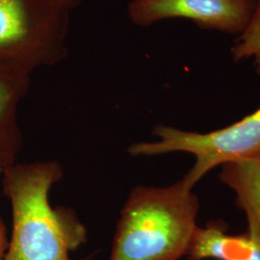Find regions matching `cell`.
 I'll return each instance as SVG.
<instances>
[{
    "label": "cell",
    "mask_w": 260,
    "mask_h": 260,
    "mask_svg": "<svg viewBox=\"0 0 260 260\" xmlns=\"http://www.w3.org/2000/svg\"><path fill=\"white\" fill-rule=\"evenodd\" d=\"M182 178L169 187L138 186L123 206L110 260H177L187 255L200 203Z\"/></svg>",
    "instance_id": "cell-2"
},
{
    "label": "cell",
    "mask_w": 260,
    "mask_h": 260,
    "mask_svg": "<svg viewBox=\"0 0 260 260\" xmlns=\"http://www.w3.org/2000/svg\"><path fill=\"white\" fill-rule=\"evenodd\" d=\"M222 221L197 226L187 253L190 260H260V248L248 233L233 235L226 233Z\"/></svg>",
    "instance_id": "cell-7"
},
{
    "label": "cell",
    "mask_w": 260,
    "mask_h": 260,
    "mask_svg": "<svg viewBox=\"0 0 260 260\" xmlns=\"http://www.w3.org/2000/svg\"><path fill=\"white\" fill-rule=\"evenodd\" d=\"M70 12L47 0H0V65L30 74L68 54Z\"/></svg>",
    "instance_id": "cell-3"
},
{
    "label": "cell",
    "mask_w": 260,
    "mask_h": 260,
    "mask_svg": "<svg viewBox=\"0 0 260 260\" xmlns=\"http://www.w3.org/2000/svg\"><path fill=\"white\" fill-rule=\"evenodd\" d=\"M220 179L236 193L237 205L248 218L247 233L260 248V157L224 163Z\"/></svg>",
    "instance_id": "cell-8"
},
{
    "label": "cell",
    "mask_w": 260,
    "mask_h": 260,
    "mask_svg": "<svg viewBox=\"0 0 260 260\" xmlns=\"http://www.w3.org/2000/svg\"><path fill=\"white\" fill-rule=\"evenodd\" d=\"M47 1L56 6L57 8L70 12L71 10L75 8L77 5H79L83 0H47Z\"/></svg>",
    "instance_id": "cell-11"
},
{
    "label": "cell",
    "mask_w": 260,
    "mask_h": 260,
    "mask_svg": "<svg viewBox=\"0 0 260 260\" xmlns=\"http://www.w3.org/2000/svg\"><path fill=\"white\" fill-rule=\"evenodd\" d=\"M26 72L0 65V171L16 164L21 149L18 107L27 93L30 78Z\"/></svg>",
    "instance_id": "cell-6"
},
{
    "label": "cell",
    "mask_w": 260,
    "mask_h": 260,
    "mask_svg": "<svg viewBox=\"0 0 260 260\" xmlns=\"http://www.w3.org/2000/svg\"><path fill=\"white\" fill-rule=\"evenodd\" d=\"M256 6L257 0H131L127 14L140 26L186 19L204 30L240 36L249 27Z\"/></svg>",
    "instance_id": "cell-5"
},
{
    "label": "cell",
    "mask_w": 260,
    "mask_h": 260,
    "mask_svg": "<svg viewBox=\"0 0 260 260\" xmlns=\"http://www.w3.org/2000/svg\"><path fill=\"white\" fill-rule=\"evenodd\" d=\"M8 245H9V242L7 239L6 228L0 217V260H4L6 251L8 249Z\"/></svg>",
    "instance_id": "cell-10"
},
{
    "label": "cell",
    "mask_w": 260,
    "mask_h": 260,
    "mask_svg": "<svg viewBox=\"0 0 260 260\" xmlns=\"http://www.w3.org/2000/svg\"><path fill=\"white\" fill-rule=\"evenodd\" d=\"M231 51L235 63L252 59L255 71L260 75V0H257L249 27L235 40Z\"/></svg>",
    "instance_id": "cell-9"
},
{
    "label": "cell",
    "mask_w": 260,
    "mask_h": 260,
    "mask_svg": "<svg viewBox=\"0 0 260 260\" xmlns=\"http://www.w3.org/2000/svg\"><path fill=\"white\" fill-rule=\"evenodd\" d=\"M13 212V233L4 260H72L70 251L87 239L74 210L53 208L51 186L63 176L58 162L15 164L3 173Z\"/></svg>",
    "instance_id": "cell-1"
},
{
    "label": "cell",
    "mask_w": 260,
    "mask_h": 260,
    "mask_svg": "<svg viewBox=\"0 0 260 260\" xmlns=\"http://www.w3.org/2000/svg\"><path fill=\"white\" fill-rule=\"evenodd\" d=\"M153 135L155 142H140L127 151L133 156H152L174 151L194 154V166L183 179L194 187L213 168L245 158L260 157V107L224 128L207 133L184 131L157 124Z\"/></svg>",
    "instance_id": "cell-4"
},
{
    "label": "cell",
    "mask_w": 260,
    "mask_h": 260,
    "mask_svg": "<svg viewBox=\"0 0 260 260\" xmlns=\"http://www.w3.org/2000/svg\"><path fill=\"white\" fill-rule=\"evenodd\" d=\"M1 176H2V172L0 171V177H1Z\"/></svg>",
    "instance_id": "cell-12"
}]
</instances>
